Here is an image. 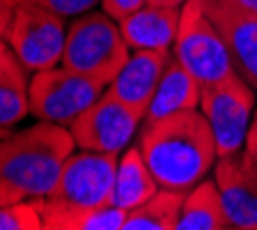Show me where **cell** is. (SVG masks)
<instances>
[{
    "mask_svg": "<svg viewBox=\"0 0 257 230\" xmlns=\"http://www.w3.org/2000/svg\"><path fill=\"white\" fill-rule=\"evenodd\" d=\"M138 150L161 189L186 193L214 171L218 150L204 113H172L145 122Z\"/></svg>",
    "mask_w": 257,
    "mask_h": 230,
    "instance_id": "cell-1",
    "label": "cell"
},
{
    "mask_svg": "<svg viewBox=\"0 0 257 230\" xmlns=\"http://www.w3.org/2000/svg\"><path fill=\"white\" fill-rule=\"evenodd\" d=\"M76 140L69 127L39 120L37 124L0 138V177L23 198H42L55 187Z\"/></svg>",
    "mask_w": 257,
    "mask_h": 230,
    "instance_id": "cell-2",
    "label": "cell"
},
{
    "mask_svg": "<svg viewBox=\"0 0 257 230\" xmlns=\"http://www.w3.org/2000/svg\"><path fill=\"white\" fill-rule=\"evenodd\" d=\"M117 161L115 152L83 150L71 155L55 187L42 198H32L44 230H76L85 214L110 203Z\"/></svg>",
    "mask_w": 257,
    "mask_h": 230,
    "instance_id": "cell-3",
    "label": "cell"
},
{
    "mask_svg": "<svg viewBox=\"0 0 257 230\" xmlns=\"http://www.w3.org/2000/svg\"><path fill=\"white\" fill-rule=\"evenodd\" d=\"M128 60V44L119 23L106 12H85L67 30L62 67L110 83Z\"/></svg>",
    "mask_w": 257,
    "mask_h": 230,
    "instance_id": "cell-4",
    "label": "cell"
},
{
    "mask_svg": "<svg viewBox=\"0 0 257 230\" xmlns=\"http://www.w3.org/2000/svg\"><path fill=\"white\" fill-rule=\"evenodd\" d=\"M175 58L195 76L200 86H211L236 74L220 30L207 14L202 0H186L175 37Z\"/></svg>",
    "mask_w": 257,
    "mask_h": 230,
    "instance_id": "cell-5",
    "label": "cell"
},
{
    "mask_svg": "<svg viewBox=\"0 0 257 230\" xmlns=\"http://www.w3.org/2000/svg\"><path fill=\"white\" fill-rule=\"evenodd\" d=\"M106 83L71 71L67 67L35 71L28 83L30 113L37 120L69 127L80 113L106 92Z\"/></svg>",
    "mask_w": 257,
    "mask_h": 230,
    "instance_id": "cell-6",
    "label": "cell"
},
{
    "mask_svg": "<svg viewBox=\"0 0 257 230\" xmlns=\"http://www.w3.org/2000/svg\"><path fill=\"white\" fill-rule=\"evenodd\" d=\"M200 108L214 131L216 150L220 157L239 155L246 145L248 129L255 111V88L239 74L202 88Z\"/></svg>",
    "mask_w": 257,
    "mask_h": 230,
    "instance_id": "cell-7",
    "label": "cell"
},
{
    "mask_svg": "<svg viewBox=\"0 0 257 230\" xmlns=\"http://www.w3.org/2000/svg\"><path fill=\"white\" fill-rule=\"evenodd\" d=\"M64 39H67L64 16L32 3L16 5L7 42L19 55L26 71L58 67L62 62Z\"/></svg>",
    "mask_w": 257,
    "mask_h": 230,
    "instance_id": "cell-8",
    "label": "cell"
},
{
    "mask_svg": "<svg viewBox=\"0 0 257 230\" xmlns=\"http://www.w3.org/2000/svg\"><path fill=\"white\" fill-rule=\"evenodd\" d=\"M143 120V113L119 102L106 90L69 124V131L76 140V147L80 150L119 155L126 150L128 140L134 138Z\"/></svg>",
    "mask_w": 257,
    "mask_h": 230,
    "instance_id": "cell-9",
    "label": "cell"
},
{
    "mask_svg": "<svg viewBox=\"0 0 257 230\" xmlns=\"http://www.w3.org/2000/svg\"><path fill=\"white\" fill-rule=\"evenodd\" d=\"M202 3L227 44L236 74L257 90V14L225 0H202Z\"/></svg>",
    "mask_w": 257,
    "mask_h": 230,
    "instance_id": "cell-10",
    "label": "cell"
},
{
    "mask_svg": "<svg viewBox=\"0 0 257 230\" xmlns=\"http://www.w3.org/2000/svg\"><path fill=\"white\" fill-rule=\"evenodd\" d=\"M168 62H170V51H150V48L136 51L134 55H128L124 67L108 83L106 90L145 115Z\"/></svg>",
    "mask_w": 257,
    "mask_h": 230,
    "instance_id": "cell-11",
    "label": "cell"
},
{
    "mask_svg": "<svg viewBox=\"0 0 257 230\" xmlns=\"http://www.w3.org/2000/svg\"><path fill=\"white\" fill-rule=\"evenodd\" d=\"M214 180L218 184L230 228L257 230V187L243 171L241 152L220 157L218 166L214 168Z\"/></svg>",
    "mask_w": 257,
    "mask_h": 230,
    "instance_id": "cell-12",
    "label": "cell"
},
{
    "mask_svg": "<svg viewBox=\"0 0 257 230\" xmlns=\"http://www.w3.org/2000/svg\"><path fill=\"white\" fill-rule=\"evenodd\" d=\"M179 19H182V7L145 3L140 10L124 16L117 23L128 48H134V51H143V48L170 51L177 30H179Z\"/></svg>",
    "mask_w": 257,
    "mask_h": 230,
    "instance_id": "cell-13",
    "label": "cell"
},
{
    "mask_svg": "<svg viewBox=\"0 0 257 230\" xmlns=\"http://www.w3.org/2000/svg\"><path fill=\"white\" fill-rule=\"evenodd\" d=\"M200 95H202V86L195 81V76L177 58H170L154 90L150 106H147L145 122L166 118L172 113L193 111L200 106Z\"/></svg>",
    "mask_w": 257,
    "mask_h": 230,
    "instance_id": "cell-14",
    "label": "cell"
},
{
    "mask_svg": "<svg viewBox=\"0 0 257 230\" xmlns=\"http://www.w3.org/2000/svg\"><path fill=\"white\" fill-rule=\"evenodd\" d=\"M159 189H161L159 182H156L154 173L150 171V166L145 164L138 145L136 147H126V152L117 161V173H115L110 203L131 212V209L147 203Z\"/></svg>",
    "mask_w": 257,
    "mask_h": 230,
    "instance_id": "cell-15",
    "label": "cell"
},
{
    "mask_svg": "<svg viewBox=\"0 0 257 230\" xmlns=\"http://www.w3.org/2000/svg\"><path fill=\"white\" fill-rule=\"evenodd\" d=\"M230 228L216 180H202L186 191L177 230H225Z\"/></svg>",
    "mask_w": 257,
    "mask_h": 230,
    "instance_id": "cell-16",
    "label": "cell"
},
{
    "mask_svg": "<svg viewBox=\"0 0 257 230\" xmlns=\"http://www.w3.org/2000/svg\"><path fill=\"white\" fill-rule=\"evenodd\" d=\"M184 196L186 193L159 189L145 205L128 212L122 230H177Z\"/></svg>",
    "mask_w": 257,
    "mask_h": 230,
    "instance_id": "cell-17",
    "label": "cell"
},
{
    "mask_svg": "<svg viewBox=\"0 0 257 230\" xmlns=\"http://www.w3.org/2000/svg\"><path fill=\"white\" fill-rule=\"evenodd\" d=\"M0 230H44V219L35 200H16L0 205Z\"/></svg>",
    "mask_w": 257,
    "mask_h": 230,
    "instance_id": "cell-18",
    "label": "cell"
},
{
    "mask_svg": "<svg viewBox=\"0 0 257 230\" xmlns=\"http://www.w3.org/2000/svg\"><path fill=\"white\" fill-rule=\"evenodd\" d=\"M0 88H14L28 92L26 67L21 64L19 55L10 46L5 37H0Z\"/></svg>",
    "mask_w": 257,
    "mask_h": 230,
    "instance_id": "cell-19",
    "label": "cell"
},
{
    "mask_svg": "<svg viewBox=\"0 0 257 230\" xmlns=\"http://www.w3.org/2000/svg\"><path fill=\"white\" fill-rule=\"evenodd\" d=\"M30 113L28 92L14 88H0V127L10 129L12 124L21 122Z\"/></svg>",
    "mask_w": 257,
    "mask_h": 230,
    "instance_id": "cell-20",
    "label": "cell"
},
{
    "mask_svg": "<svg viewBox=\"0 0 257 230\" xmlns=\"http://www.w3.org/2000/svg\"><path fill=\"white\" fill-rule=\"evenodd\" d=\"M126 214H128L126 209L108 203V205L92 209L90 214L83 216L76 230H122Z\"/></svg>",
    "mask_w": 257,
    "mask_h": 230,
    "instance_id": "cell-21",
    "label": "cell"
},
{
    "mask_svg": "<svg viewBox=\"0 0 257 230\" xmlns=\"http://www.w3.org/2000/svg\"><path fill=\"white\" fill-rule=\"evenodd\" d=\"M21 3H32V5L46 7V10L55 12L60 16H80L90 12L101 0H21Z\"/></svg>",
    "mask_w": 257,
    "mask_h": 230,
    "instance_id": "cell-22",
    "label": "cell"
},
{
    "mask_svg": "<svg viewBox=\"0 0 257 230\" xmlns=\"http://www.w3.org/2000/svg\"><path fill=\"white\" fill-rule=\"evenodd\" d=\"M241 164H243V171L246 175L252 180V184L257 187V111L252 115L250 129H248L246 136V145L241 150Z\"/></svg>",
    "mask_w": 257,
    "mask_h": 230,
    "instance_id": "cell-23",
    "label": "cell"
},
{
    "mask_svg": "<svg viewBox=\"0 0 257 230\" xmlns=\"http://www.w3.org/2000/svg\"><path fill=\"white\" fill-rule=\"evenodd\" d=\"M147 0H101V7L108 16H112L115 21H122L124 16L134 14L136 10L145 5Z\"/></svg>",
    "mask_w": 257,
    "mask_h": 230,
    "instance_id": "cell-24",
    "label": "cell"
},
{
    "mask_svg": "<svg viewBox=\"0 0 257 230\" xmlns=\"http://www.w3.org/2000/svg\"><path fill=\"white\" fill-rule=\"evenodd\" d=\"M14 10H16V5H12V3H7V0H0V37L7 39L12 19H14Z\"/></svg>",
    "mask_w": 257,
    "mask_h": 230,
    "instance_id": "cell-25",
    "label": "cell"
},
{
    "mask_svg": "<svg viewBox=\"0 0 257 230\" xmlns=\"http://www.w3.org/2000/svg\"><path fill=\"white\" fill-rule=\"evenodd\" d=\"M16 200H23V193L19 189H14L5 177H0V205L7 203H16Z\"/></svg>",
    "mask_w": 257,
    "mask_h": 230,
    "instance_id": "cell-26",
    "label": "cell"
},
{
    "mask_svg": "<svg viewBox=\"0 0 257 230\" xmlns=\"http://www.w3.org/2000/svg\"><path fill=\"white\" fill-rule=\"evenodd\" d=\"M225 3H232V5L241 7V10H246V12H252V14H257V0H225Z\"/></svg>",
    "mask_w": 257,
    "mask_h": 230,
    "instance_id": "cell-27",
    "label": "cell"
},
{
    "mask_svg": "<svg viewBox=\"0 0 257 230\" xmlns=\"http://www.w3.org/2000/svg\"><path fill=\"white\" fill-rule=\"evenodd\" d=\"M152 5H166V7H184L186 0H147Z\"/></svg>",
    "mask_w": 257,
    "mask_h": 230,
    "instance_id": "cell-28",
    "label": "cell"
},
{
    "mask_svg": "<svg viewBox=\"0 0 257 230\" xmlns=\"http://www.w3.org/2000/svg\"><path fill=\"white\" fill-rule=\"evenodd\" d=\"M7 134H10V129H3V127H0V138H3V136H7Z\"/></svg>",
    "mask_w": 257,
    "mask_h": 230,
    "instance_id": "cell-29",
    "label": "cell"
},
{
    "mask_svg": "<svg viewBox=\"0 0 257 230\" xmlns=\"http://www.w3.org/2000/svg\"><path fill=\"white\" fill-rule=\"evenodd\" d=\"M7 3H12V5H19V3H21V0H7Z\"/></svg>",
    "mask_w": 257,
    "mask_h": 230,
    "instance_id": "cell-30",
    "label": "cell"
}]
</instances>
